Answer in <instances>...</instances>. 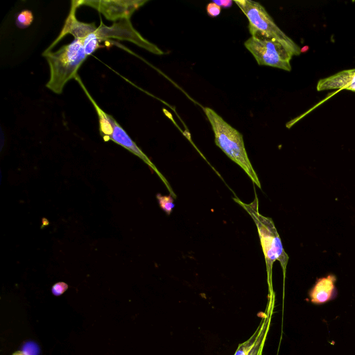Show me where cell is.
<instances>
[{
  "label": "cell",
  "instance_id": "1",
  "mask_svg": "<svg viewBox=\"0 0 355 355\" xmlns=\"http://www.w3.org/2000/svg\"><path fill=\"white\" fill-rule=\"evenodd\" d=\"M233 199L249 214L257 226L266 261L269 293H273L272 285L273 263L275 261H279L284 277H285L288 256L284 250L273 220L259 213V200L256 193L254 200L249 204L244 203L236 197Z\"/></svg>",
  "mask_w": 355,
  "mask_h": 355
},
{
  "label": "cell",
  "instance_id": "2",
  "mask_svg": "<svg viewBox=\"0 0 355 355\" xmlns=\"http://www.w3.org/2000/svg\"><path fill=\"white\" fill-rule=\"evenodd\" d=\"M214 133L216 145L237 164L259 189L261 183L249 159L243 135L210 107H203Z\"/></svg>",
  "mask_w": 355,
  "mask_h": 355
},
{
  "label": "cell",
  "instance_id": "3",
  "mask_svg": "<svg viewBox=\"0 0 355 355\" xmlns=\"http://www.w3.org/2000/svg\"><path fill=\"white\" fill-rule=\"evenodd\" d=\"M50 69V78L46 87L60 94L66 83L78 74V70L85 62V54L83 40H74L57 51L43 52Z\"/></svg>",
  "mask_w": 355,
  "mask_h": 355
},
{
  "label": "cell",
  "instance_id": "4",
  "mask_svg": "<svg viewBox=\"0 0 355 355\" xmlns=\"http://www.w3.org/2000/svg\"><path fill=\"white\" fill-rule=\"evenodd\" d=\"M244 46L259 65L269 66L287 71L291 70L292 51L280 41L266 35L253 33Z\"/></svg>",
  "mask_w": 355,
  "mask_h": 355
},
{
  "label": "cell",
  "instance_id": "5",
  "mask_svg": "<svg viewBox=\"0 0 355 355\" xmlns=\"http://www.w3.org/2000/svg\"><path fill=\"white\" fill-rule=\"evenodd\" d=\"M234 2L248 19L250 34L259 33L266 35L282 42L294 55L301 53L300 48L277 26L259 3L250 0H234Z\"/></svg>",
  "mask_w": 355,
  "mask_h": 355
},
{
  "label": "cell",
  "instance_id": "6",
  "mask_svg": "<svg viewBox=\"0 0 355 355\" xmlns=\"http://www.w3.org/2000/svg\"><path fill=\"white\" fill-rule=\"evenodd\" d=\"M94 33L96 35L100 42L109 39L125 40L132 42L152 53L159 55L164 54L162 50L143 37L134 28L130 19H123L115 21L110 26L105 25L101 21L100 26L97 28Z\"/></svg>",
  "mask_w": 355,
  "mask_h": 355
},
{
  "label": "cell",
  "instance_id": "7",
  "mask_svg": "<svg viewBox=\"0 0 355 355\" xmlns=\"http://www.w3.org/2000/svg\"><path fill=\"white\" fill-rule=\"evenodd\" d=\"M148 0H99L78 1V5L92 7L105 17L114 22L123 19H130L132 15L143 6Z\"/></svg>",
  "mask_w": 355,
  "mask_h": 355
},
{
  "label": "cell",
  "instance_id": "8",
  "mask_svg": "<svg viewBox=\"0 0 355 355\" xmlns=\"http://www.w3.org/2000/svg\"><path fill=\"white\" fill-rule=\"evenodd\" d=\"M275 301V294L269 293L266 311L253 334L239 344L234 355H262L267 334L270 329Z\"/></svg>",
  "mask_w": 355,
  "mask_h": 355
},
{
  "label": "cell",
  "instance_id": "9",
  "mask_svg": "<svg viewBox=\"0 0 355 355\" xmlns=\"http://www.w3.org/2000/svg\"><path fill=\"white\" fill-rule=\"evenodd\" d=\"M71 3L69 13L62 31L44 52L51 51L52 49L67 34L72 35L75 40H83L97 29L98 27L94 23H85L78 21L76 17V9L79 7L78 1L73 0Z\"/></svg>",
  "mask_w": 355,
  "mask_h": 355
},
{
  "label": "cell",
  "instance_id": "10",
  "mask_svg": "<svg viewBox=\"0 0 355 355\" xmlns=\"http://www.w3.org/2000/svg\"><path fill=\"white\" fill-rule=\"evenodd\" d=\"M110 120L113 126L112 134L109 137L108 141L111 140L117 144L126 148L135 155L138 156L145 163H146L154 171L157 173L159 177L164 183L165 186L174 198H176L175 192H173L169 183L163 175L157 169L155 165L151 162L149 158L142 152V150L137 146L133 140L129 137L125 130L118 123V122L110 115Z\"/></svg>",
  "mask_w": 355,
  "mask_h": 355
},
{
  "label": "cell",
  "instance_id": "11",
  "mask_svg": "<svg viewBox=\"0 0 355 355\" xmlns=\"http://www.w3.org/2000/svg\"><path fill=\"white\" fill-rule=\"evenodd\" d=\"M336 280L334 275L318 279L309 292L310 302L314 304H322L334 299L337 295Z\"/></svg>",
  "mask_w": 355,
  "mask_h": 355
},
{
  "label": "cell",
  "instance_id": "12",
  "mask_svg": "<svg viewBox=\"0 0 355 355\" xmlns=\"http://www.w3.org/2000/svg\"><path fill=\"white\" fill-rule=\"evenodd\" d=\"M343 89L355 92V69L344 70L321 79L317 85L318 91Z\"/></svg>",
  "mask_w": 355,
  "mask_h": 355
},
{
  "label": "cell",
  "instance_id": "13",
  "mask_svg": "<svg viewBox=\"0 0 355 355\" xmlns=\"http://www.w3.org/2000/svg\"><path fill=\"white\" fill-rule=\"evenodd\" d=\"M74 79L79 83L83 90L86 94V96L88 97L91 103H92L94 107L95 108L96 113L98 114V120H99V132L101 135L103 137V139L105 141H108L109 137L112 134L113 132V126L110 120V115L105 113L96 103V101L91 96L89 92L87 90L85 86L84 85L81 78L79 75L77 74Z\"/></svg>",
  "mask_w": 355,
  "mask_h": 355
},
{
  "label": "cell",
  "instance_id": "14",
  "mask_svg": "<svg viewBox=\"0 0 355 355\" xmlns=\"http://www.w3.org/2000/svg\"><path fill=\"white\" fill-rule=\"evenodd\" d=\"M83 41L84 51L87 56L92 55L98 49L101 47L100 45L101 42L94 32L87 36Z\"/></svg>",
  "mask_w": 355,
  "mask_h": 355
},
{
  "label": "cell",
  "instance_id": "15",
  "mask_svg": "<svg viewBox=\"0 0 355 355\" xmlns=\"http://www.w3.org/2000/svg\"><path fill=\"white\" fill-rule=\"evenodd\" d=\"M33 19V14L31 10H23L17 15L15 24L19 28H26L32 24Z\"/></svg>",
  "mask_w": 355,
  "mask_h": 355
},
{
  "label": "cell",
  "instance_id": "16",
  "mask_svg": "<svg viewBox=\"0 0 355 355\" xmlns=\"http://www.w3.org/2000/svg\"><path fill=\"white\" fill-rule=\"evenodd\" d=\"M156 197L161 209L167 215H170L175 207L174 198L171 195L162 196L160 193H157Z\"/></svg>",
  "mask_w": 355,
  "mask_h": 355
},
{
  "label": "cell",
  "instance_id": "17",
  "mask_svg": "<svg viewBox=\"0 0 355 355\" xmlns=\"http://www.w3.org/2000/svg\"><path fill=\"white\" fill-rule=\"evenodd\" d=\"M68 288V285L64 282H58L55 284L51 288V292L55 296H60L63 294Z\"/></svg>",
  "mask_w": 355,
  "mask_h": 355
},
{
  "label": "cell",
  "instance_id": "18",
  "mask_svg": "<svg viewBox=\"0 0 355 355\" xmlns=\"http://www.w3.org/2000/svg\"><path fill=\"white\" fill-rule=\"evenodd\" d=\"M206 10L209 16L216 17L220 14L221 8L214 2H211L207 5Z\"/></svg>",
  "mask_w": 355,
  "mask_h": 355
},
{
  "label": "cell",
  "instance_id": "19",
  "mask_svg": "<svg viewBox=\"0 0 355 355\" xmlns=\"http://www.w3.org/2000/svg\"><path fill=\"white\" fill-rule=\"evenodd\" d=\"M214 3L217 4L220 8H230L232 6L234 1L232 0H219V1H214Z\"/></svg>",
  "mask_w": 355,
  "mask_h": 355
},
{
  "label": "cell",
  "instance_id": "20",
  "mask_svg": "<svg viewBox=\"0 0 355 355\" xmlns=\"http://www.w3.org/2000/svg\"><path fill=\"white\" fill-rule=\"evenodd\" d=\"M12 355H26V354L22 351H17L15 353H13Z\"/></svg>",
  "mask_w": 355,
  "mask_h": 355
}]
</instances>
